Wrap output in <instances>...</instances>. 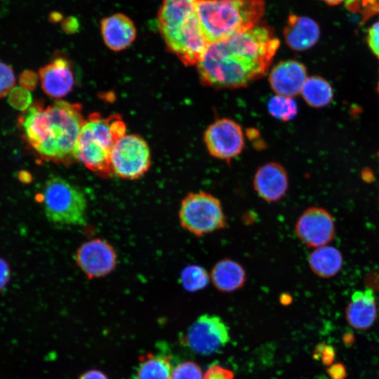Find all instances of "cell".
<instances>
[{"label":"cell","instance_id":"15","mask_svg":"<svg viewBox=\"0 0 379 379\" xmlns=\"http://www.w3.org/2000/svg\"><path fill=\"white\" fill-rule=\"evenodd\" d=\"M307 69L301 62L288 60L274 65L269 74V83L277 95L293 97L300 93L307 79Z\"/></svg>","mask_w":379,"mask_h":379},{"label":"cell","instance_id":"3","mask_svg":"<svg viewBox=\"0 0 379 379\" xmlns=\"http://www.w3.org/2000/svg\"><path fill=\"white\" fill-rule=\"evenodd\" d=\"M199 0H163L158 25L168 49L187 66L197 65L209 44L200 27Z\"/></svg>","mask_w":379,"mask_h":379},{"label":"cell","instance_id":"7","mask_svg":"<svg viewBox=\"0 0 379 379\" xmlns=\"http://www.w3.org/2000/svg\"><path fill=\"white\" fill-rule=\"evenodd\" d=\"M178 218L182 228L198 237L227 225L220 199L204 191L190 192L182 199Z\"/></svg>","mask_w":379,"mask_h":379},{"label":"cell","instance_id":"12","mask_svg":"<svg viewBox=\"0 0 379 379\" xmlns=\"http://www.w3.org/2000/svg\"><path fill=\"white\" fill-rule=\"evenodd\" d=\"M75 261L88 279H93L112 272L116 267L117 256L109 243L101 239H94L79 247L75 253Z\"/></svg>","mask_w":379,"mask_h":379},{"label":"cell","instance_id":"37","mask_svg":"<svg viewBox=\"0 0 379 379\" xmlns=\"http://www.w3.org/2000/svg\"><path fill=\"white\" fill-rule=\"evenodd\" d=\"M329 5H338L349 0H321Z\"/></svg>","mask_w":379,"mask_h":379},{"label":"cell","instance_id":"19","mask_svg":"<svg viewBox=\"0 0 379 379\" xmlns=\"http://www.w3.org/2000/svg\"><path fill=\"white\" fill-rule=\"evenodd\" d=\"M213 286L222 293H232L244 287L247 276L244 267L237 261L225 258L218 260L210 272Z\"/></svg>","mask_w":379,"mask_h":379},{"label":"cell","instance_id":"11","mask_svg":"<svg viewBox=\"0 0 379 379\" xmlns=\"http://www.w3.org/2000/svg\"><path fill=\"white\" fill-rule=\"evenodd\" d=\"M294 229L297 237L302 244L314 248L330 243L335 232L332 215L319 206L305 209L298 218Z\"/></svg>","mask_w":379,"mask_h":379},{"label":"cell","instance_id":"4","mask_svg":"<svg viewBox=\"0 0 379 379\" xmlns=\"http://www.w3.org/2000/svg\"><path fill=\"white\" fill-rule=\"evenodd\" d=\"M197 15L209 44L255 27L264 11L263 0H199Z\"/></svg>","mask_w":379,"mask_h":379},{"label":"cell","instance_id":"9","mask_svg":"<svg viewBox=\"0 0 379 379\" xmlns=\"http://www.w3.org/2000/svg\"><path fill=\"white\" fill-rule=\"evenodd\" d=\"M230 328L219 316L204 314L187 329L184 341L193 352L210 355L223 348L230 341Z\"/></svg>","mask_w":379,"mask_h":379},{"label":"cell","instance_id":"30","mask_svg":"<svg viewBox=\"0 0 379 379\" xmlns=\"http://www.w3.org/2000/svg\"><path fill=\"white\" fill-rule=\"evenodd\" d=\"M234 373L219 365L208 368L205 372L203 379H234Z\"/></svg>","mask_w":379,"mask_h":379},{"label":"cell","instance_id":"28","mask_svg":"<svg viewBox=\"0 0 379 379\" xmlns=\"http://www.w3.org/2000/svg\"><path fill=\"white\" fill-rule=\"evenodd\" d=\"M366 42L370 50L377 58L379 64V20L375 21L368 29Z\"/></svg>","mask_w":379,"mask_h":379},{"label":"cell","instance_id":"32","mask_svg":"<svg viewBox=\"0 0 379 379\" xmlns=\"http://www.w3.org/2000/svg\"><path fill=\"white\" fill-rule=\"evenodd\" d=\"M36 81V75L32 71L26 70L20 76V86L28 91L34 88Z\"/></svg>","mask_w":379,"mask_h":379},{"label":"cell","instance_id":"25","mask_svg":"<svg viewBox=\"0 0 379 379\" xmlns=\"http://www.w3.org/2000/svg\"><path fill=\"white\" fill-rule=\"evenodd\" d=\"M199 366L193 361H184L178 364L172 371L171 379H203Z\"/></svg>","mask_w":379,"mask_h":379},{"label":"cell","instance_id":"24","mask_svg":"<svg viewBox=\"0 0 379 379\" xmlns=\"http://www.w3.org/2000/svg\"><path fill=\"white\" fill-rule=\"evenodd\" d=\"M267 109L276 119L287 121L295 118L298 106L292 97L275 95L269 99Z\"/></svg>","mask_w":379,"mask_h":379},{"label":"cell","instance_id":"20","mask_svg":"<svg viewBox=\"0 0 379 379\" xmlns=\"http://www.w3.org/2000/svg\"><path fill=\"white\" fill-rule=\"evenodd\" d=\"M308 264L317 276L330 278L340 270L343 256L340 251L331 246H323L314 248L308 256Z\"/></svg>","mask_w":379,"mask_h":379},{"label":"cell","instance_id":"31","mask_svg":"<svg viewBox=\"0 0 379 379\" xmlns=\"http://www.w3.org/2000/svg\"><path fill=\"white\" fill-rule=\"evenodd\" d=\"M326 373L330 379H345L347 375L345 366L340 362L333 363L328 366Z\"/></svg>","mask_w":379,"mask_h":379},{"label":"cell","instance_id":"27","mask_svg":"<svg viewBox=\"0 0 379 379\" xmlns=\"http://www.w3.org/2000/svg\"><path fill=\"white\" fill-rule=\"evenodd\" d=\"M15 82V77L11 67L0 61V98L9 94Z\"/></svg>","mask_w":379,"mask_h":379},{"label":"cell","instance_id":"33","mask_svg":"<svg viewBox=\"0 0 379 379\" xmlns=\"http://www.w3.org/2000/svg\"><path fill=\"white\" fill-rule=\"evenodd\" d=\"M10 269L7 262L0 258V291L3 290L8 282Z\"/></svg>","mask_w":379,"mask_h":379},{"label":"cell","instance_id":"17","mask_svg":"<svg viewBox=\"0 0 379 379\" xmlns=\"http://www.w3.org/2000/svg\"><path fill=\"white\" fill-rule=\"evenodd\" d=\"M345 317L351 327L359 331L370 328L377 318V306L371 289L356 291L345 310Z\"/></svg>","mask_w":379,"mask_h":379},{"label":"cell","instance_id":"14","mask_svg":"<svg viewBox=\"0 0 379 379\" xmlns=\"http://www.w3.org/2000/svg\"><path fill=\"white\" fill-rule=\"evenodd\" d=\"M44 92L49 97L61 98L69 93L75 83L70 62L64 57H57L43 66L39 72Z\"/></svg>","mask_w":379,"mask_h":379},{"label":"cell","instance_id":"22","mask_svg":"<svg viewBox=\"0 0 379 379\" xmlns=\"http://www.w3.org/2000/svg\"><path fill=\"white\" fill-rule=\"evenodd\" d=\"M300 93L307 104L316 108L326 106L333 98L331 84L319 76L307 77Z\"/></svg>","mask_w":379,"mask_h":379},{"label":"cell","instance_id":"5","mask_svg":"<svg viewBox=\"0 0 379 379\" xmlns=\"http://www.w3.org/2000/svg\"><path fill=\"white\" fill-rule=\"evenodd\" d=\"M126 124L119 114L106 117L98 112L86 119L78 136L74 158L100 177L112 173L111 153L117 140L126 134Z\"/></svg>","mask_w":379,"mask_h":379},{"label":"cell","instance_id":"39","mask_svg":"<svg viewBox=\"0 0 379 379\" xmlns=\"http://www.w3.org/2000/svg\"><path fill=\"white\" fill-rule=\"evenodd\" d=\"M378 94H379V81L378 83Z\"/></svg>","mask_w":379,"mask_h":379},{"label":"cell","instance_id":"18","mask_svg":"<svg viewBox=\"0 0 379 379\" xmlns=\"http://www.w3.org/2000/svg\"><path fill=\"white\" fill-rule=\"evenodd\" d=\"M284 36L291 49L305 51L317 44L320 36V29L312 19L291 14L284 27Z\"/></svg>","mask_w":379,"mask_h":379},{"label":"cell","instance_id":"1","mask_svg":"<svg viewBox=\"0 0 379 379\" xmlns=\"http://www.w3.org/2000/svg\"><path fill=\"white\" fill-rule=\"evenodd\" d=\"M279 46L272 29L258 25L211 44L197 65L200 81L213 88L246 86L266 74Z\"/></svg>","mask_w":379,"mask_h":379},{"label":"cell","instance_id":"38","mask_svg":"<svg viewBox=\"0 0 379 379\" xmlns=\"http://www.w3.org/2000/svg\"><path fill=\"white\" fill-rule=\"evenodd\" d=\"M349 333H347L344 338L343 341L345 344H352V342L354 341V338L352 335H348Z\"/></svg>","mask_w":379,"mask_h":379},{"label":"cell","instance_id":"35","mask_svg":"<svg viewBox=\"0 0 379 379\" xmlns=\"http://www.w3.org/2000/svg\"><path fill=\"white\" fill-rule=\"evenodd\" d=\"M79 379H109L102 371L96 369L87 371L82 373Z\"/></svg>","mask_w":379,"mask_h":379},{"label":"cell","instance_id":"6","mask_svg":"<svg viewBox=\"0 0 379 379\" xmlns=\"http://www.w3.org/2000/svg\"><path fill=\"white\" fill-rule=\"evenodd\" d=\"M42 201L47 218L63 225H79L85 222L87 203L84 193L60 177L46 182Z\"/></svg>","mask_w":379,"mask_h":379},{"label":"cell","instance_id":"34","mask_svg":"<svg viewBox=\"0 0 379 379\" xmlns=\"http://www.w3.org/2000/svg\"><path fill=\"white\" fill-rule=\"evenodd\" d=\"M62 27L64 32L72 34L78 30L79 23L77 18L74 17H68L63 20Z\"/></svg>","mask_w":379,"mask_h":379},{"label":"cell","instance_id":"36","mask_svg":"<svg viewBox=\"0 0 379 379\" xmlns=\"http://www.w3.org/2000/svg\"><path fill=\"white\" fill-rule=\"evenodd\" d=\"M62 14L59 13L58 12H53L48 16L49 20L52 22H57L62 20Z\"/></svg>","mask_w":379,"mask_h":379},{"label":"cell","instance_id":"40","mask_svg":"<svg viewBox=\"0 0 379 379\" xmlns=\"http://www.w3.org/2000/svg\"><path fill=\"white\" fill-rule=\"evenodd\" d=\"M220 1H229V0H220Z\"/></svg>","mask_w":379,"mask_h":379},{"label":"cell","instance_id":"21","mask_svg":"<svg viewBox=\"0 0 379 379\" xmlns=\"http://www.w3.org/2000/svg\"><path fill=\"white\" fill-rule=\"evenodd\" d=\"M172 371L168 356L149 352L139 358L135 379H171Z\"/></svg>","mask_w":379,"mask_h":379},{"label":"cell","instance_id":"10","mask_svg":"<svg viewBox=\"0 0 379 379\" xmlns=\"http://www.w3.org/2000/svg\"><path fill=\"white\" fill-rule=\"evenodd\" d=\"M204 140L209 154L218 159L230 161L242 152L244 136L241 126L234 120H215L205 131Z\"/></svg>","mask_w":379,"mask_h":379},{"label":"cell","instance_id":"16","mask_svg":"<svg viewBox=\"0 0 379 379\" xmlns=\"http://www.w3.org/2000/svg\"><path fill=\"white\" fill-rule=\"evenodd\" d=\"M100 30L105 45L114 51L128 47L136 37V28L127 15L116 13L101 20Z\"/></svg>","mask_w":379,"mask_h":379},{"label":"cell","instance_id":"2","mask_svg":"<svg viewBox=\"0 0 379 379\" xmlns=\"http://www.w3.org/2000/svg\"><path fill=\"white\" fill-rule=\"evenodd\" d=\"M80 104L56 100L45 107L34 102L18 119L25 142L43 160L69 164L85 122Z\"/></svg>","mask_w":379,"mask_h":379},{"label":"cell","instance_id":"23","mask_svg":"<svg viewBox=\"0 0 379 379\" xmlns=\"http://www.w3.org/2000/svg\"><path fill=\"white\" fill-rule=\"evenodd\" d=\"M181 284L188 292H197L204 289L211 281L210 274L202 266L189 265L184 267L180 277Z\"/></svg>","mask_w":379,"mask_h":379},{"label":"cell","instance_id":"13","mask_svg":"<svg viewBox=\"0 0 379 379\" xmlns=\"http://www.w3.org/2000/svg\"><path fill=\"white\" fill-rule=\"evenodd\" d=\"M288 177L284 167L277 162L260 166L253 180L255 192L262 200L274 203L280 201L288 189Z\"/></svg>","mask_w":379,"mask_h":379},{"label":"cell","instance_id":"8","mask_svg":"<svg viewBox=\"0 0 379 379\" xmlns=\"http://www.w3.org/2000/svg\"><path fill=\"white\" fill-rule=\"evenodd\" d=\"M111 165L113 173L121 178H140L151 165L150 149L147 142L138 135L125 134L112 148Z\"/></svg>","mask_w":379,"mask_h":379},{"label":"cell","instance_id":"29","mask_svg":"<svg viewBox=\"0 0 379 379\" xmlns=\"http://www.w3.org/2000/svg\"><path fill=\"white\" fill-rule=\"evenodd\" d=\"M314 356L321 359L324 365L330 366L335 360V351L333 346L321 343L316 347Z\"/></svg>","mask_w":379,"mask_h":379},{"label":"cell","instance_id":"26","mask_svg":"<svg viewBox=\"0 0 379 379\" xmlns=\"http://www.w3.org/2000/svg\"><path fill=\"white\" fill-rule=\"evenodd\" d=\"M8 95V103L15 109L25 111L32 105L29 91L22 86L14 87Z\"/></svg>","mask_w":379,"mask_h":379}]
</instances>
